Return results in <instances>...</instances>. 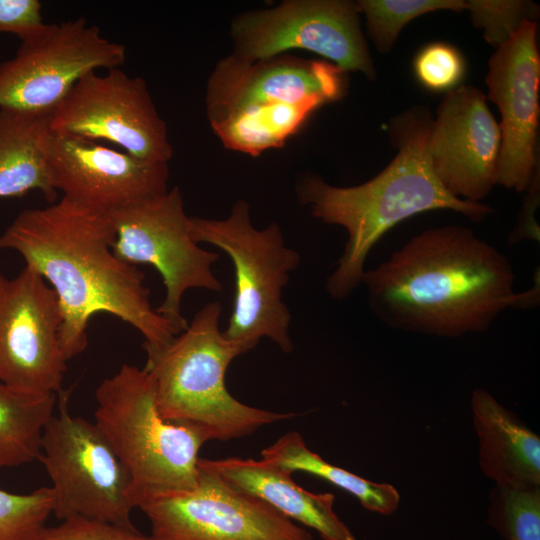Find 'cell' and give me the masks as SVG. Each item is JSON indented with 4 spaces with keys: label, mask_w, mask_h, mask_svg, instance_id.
I'll return each instance as SVG.
<instances>
[{
    "label": "cell",
    "mask_w": 540,
    "mask_h": 540,
    "mask_svg": "<svg viewBox=\"0 0 540 540\" xmlns=\"http://www.w3.org/2000/svg\"><path fill=\"white\" fill-rule=\"evenodd\" d=\"M537 23L524 22L488 61L486 99L499 109L501 147L496 185L517 193L527 190L539 169L536 139L539 125L540 56Z\"/></svg>",
    "instance_id": "5bb4252c"
},
{
    "label": "cell",
    "mask_w": 540,
    "mask_h": 540,
    "mask_svg": "<svg viewBox=\"0 0 540 540\" xmlns=\"http://www.w3.org/2000/svg\"><path fill=\"white\" fill-rule=\"evenodd\" d=\"M57 395L39 456L52 484L53 514L136 529L129 472L97 425L70 413V390Z\"/></svg>",
    "instance_id": "52a82bcc"
},
{
    "label": "cell",
    "mask_w": 540,
    "mask_h": 540,
    "mask_svg": "<svg viewBox=\"0 0 540 540\" xmlns=\"http://www.w3.org/2000/svg\"><path fill=\"white\" fill-rule=\"evenodd\" d=\"M190 230L197 243L221 249L234 266L233 310L224 335L249 350L261 338H268L283 352H291V315L282 290L300 256L285 245L279 225L272 222L263 229L255 228L249 204L238 200L226 218L190 217Z\"/></svg>",
    "instance_id": "8992f818"
},
{
    "label": "cell",
    "mask_w": 540,
    "mask_h": 540,
    "mask_svg": "<svg viewBox=\"0 0 540 540\" xmlns=\"http://www.w3.org/2000/svg\"><path fill=\"white\" fill-rule=\"evenodd\" d=\"M527 191H528V195L526 198V202L522 210V214H521L518 226L516 227L513 233V238L520 239L523 237H527V230L531 233L530 227H532L531 229L533 230L534 233L539 235L538 227L536 226V222L534 218V214L536 212V208L538 207V203H539V169L535 172L530 182V185L527 188ZM529 232H528V237H529Z\"/></svg>",
    "instance_id": "4dcf8cb0"
},
{
    "label": "cell",
    "mask_w": 540,
    "mask_h": 540,
    "mask_svg": "<svg viewBox=\"0 0 540 540\" xmlns=\"http://www.w3.org/2000/svg\"><path fill=\"white\" fill-rule=\"evenodd\" d=\"M49 162L55 189L109 213L168 190V163L137 158L98 142L52 132Z\"/></svg>",
    "instance_id": "e0dca14e"
},
{
    "label": "cell",
    "mask_w": 540,
    "mask_h": 540,
    "mask_svg": "<svg viewBox=\"0 0 540 540\" xmlns=\"http://www.w3.org/2000/svg\"><path fill=\"white\" fill-rule=\"evenodd\" d=\"M51 114L0 107V198L38 190L54 203L49 162Z\"/></svg>",
    "instance_id": "ffe728a7"
},
{
    "label": "cell",
    "mask_w": 540,
    "mask_h": 540,
    "mask_svg": "<svg viewBox=\"0 0 540 540\" xmlns=\"http://www.w3.org/2000/svg\"><path fill=\"white\" fill-rule=\"evenodd\" d=\"M56 404L57 394L20 391L0 382V469L39 459Z\"/></svg>",
    "instance_id": "603a6c76"
},
{
    "label": "cell",
    "mask_w": 540,
    "mask_h": 540,
    "mask_svg": "<svg viewBox=\"0 0 540 540\" xmlns=\"http://www.w3.org/2000/svg\"><path fill=\"white\" fill-rule=\"evenodd\" d=\"M368 37L380 53H389L402 28L413 19L438 10H466V0H359Z\"/></svg>",
    "instance_id": "cb8c5ba5"
},
{
    "label": "cell",
    "mask_w": 540,
    "mask_h": 540,
    "mask_svg": "<svg viewBox=\"0 0 540 540\" xmlns=\"http://www.w3.org/2000/svg\"><path fill=\"white\" fill-rule=\"evenodd\" d=\"M38 0H0V33H11L21 41L45 25Z\"/></svg>",
    "instance_id": "f546056e"
},
{
    "label": "cell",
    "mask_w": 540,
    "mask_h": 540,
    "mask_svg": "<svg viewBox=\"0 0 540 540\" xmlns=\"http://www.w3.org/2000/svg\"><path fill=\"white\" fill-rule=\"evenodd\" d=\"M476 87L447 91L432 119L428 154L432 170L452 196L480 203L496 185L499 123Z\"/></svg>",
    "instance_id": "9a60e30c"
},
{
    "label": "cell",
    "mask_w": 540,
    "mask_h": 540,
    "mask_svg": "<svg viewBox=\"0 0 540 540\" xmlns=\"http://www.w3.org/2000/svg\"><path fill=\"white\" fill-rule=\"evenodd\" d=\"M471 21L483 30L484 39L494 48L508 42L526 21L539 17V6L526 0H466Z\"/></svg>",
    "instance_id": "484cf974"
},
{
    "label": "cell",
    "mask_w": 540,
    "mask_h": 540,
    "mask_svg": "<svg viewBox=\"0 0 540 540\" xmlns=\"http://www.w3.org/2000/svg\"><path fill=\"white\" fill-rule=\"evenodd\" d=\"M125 58L123 44L83 17L45 24L0 63V107L52 114L83 76L117 68Z\"/></svg>",
    "instance_id": "30bf717a"
},
{
    "label": "cell",
    "mask_w": 540,
    "mask_h": 540,
    "mask_svg": "<svg viewBox=\"0 0 540 540\" xmlns=\"http://www.w3.org/2000/svg\"><path fill=\"white\" fill-rule=\"evenodd\" d=\"M115 231L113 253L131 264H149L161 275L165 296L156 308L181 333L188 325L181 313L190 289L220 292L212 266L219 255L197 243L178 187L107 213Z\"/></svg>",
    "instance_id": "ba28073f"
},
{
    "label": "cell",
    "mask_w": 540,
    "mask_h": 540,
    "mask_svg": "<svg viewBox=\"0 0 540 540\" xmlns=\"http://www.w3.org/2000/svg\"><path fill=\"white\" fill-rule=\"evenodd\" d=\"M50 487L17 494L0 489V540H25L43 527L53 514Z\"/></svg>",
    "instance_id": "4316f807"
},
{
    "label": "cell",
    "mask_w": 540,
    "mask_h": 540,
    "mask_svg": "<svg viewBox=\"0 0 540 540\" xmlns=\"http://www.w3.org/2000/svg\"><path fill=\"white\" fill-rule=\"evenodd\" d=\"M95 398L94 423L129 472L134 508L196 484L199 451L208 439L160 415L144 367L123 364L99 384Z\"/></svg>",
    "instance_id": "5b68a950"
},
{
    "label": "cell",
    "mask_w": 540,
    "mask_h": 540,
    "mask_svg": "<svg viewBox=\"0 0 540 540\" xmlns=\"http://www.w3.org/2000/svg\"><path fill=\"white\" fill-rule=\"evenodd\" d=\"M414 71L419 82L433 91L452 90L462 80L465 61L452 45L431 43L414 60Z\"/></svg>",
    "instance_id": "83f0119b"
},
{
    "label": "cell",
    "mask_w": 540,
    "mask_h": 540,
    "mask_svg": "<svg viewBox=\"0 0 540 540\" xmlns=\"http://www.w3.org/2000/svg\"><path fill=\"white\" fill-rule=\"evenodd\" d=\"M196 484L140 507L155 540H313L310 532L198 464Z\"/></svg>",
    "instance_id": "7c38bea8"
},
{
    "label": "cell",
    "mask_w": 540,
    "mask_h": 540,
    "mask_svg": "<svg viewBox=\"0 0 540 540\" xmlns=\"http://www.w3.org/2000/svg\"><path fill=\"white\" fill-rule=\"evenodd\" d=\"M479 466L495 486L540 488V438L484 389L471 396Z\"/></svg>",
    "instance_id": "d6986e66"
},
{
    "label": "cell",
    "mask_w": 540,
    "mask_h": 540,
    "mask_svg": "<svg viewBox=\"0 0 540 540\" xmlns=\"http://www.w3.org/2000/svg\"><path fill=\"white\" fill-rule=\"evenodd\" d=\"M347 72L328 61L289 54L248 61L233 54L221 59L206 85L210 120L252 105L325 104L343 98Z\"/></svg>",
    "instance_id": "2e32d148"
},
{
    "label": "cell",
    "mask_w": 540,
    "mask_h": 540,
    "mask_svg": "<svg viewBox=\"0 0 540 540\" xmlns=\"http://www.w3.org/2000/svg\"><path fill=\"white\" fill-rule=\"evenodd\" d=\"M232 54L257 61L292 49L316 53L373 81L377 72L350 0H287L270 9L243 12L231 22Z\"/></svg>",
    "instance_id": "9c48e42d"
},
{
    "label": "cell",
    "mask_w": 540,
    "mask_h": 540,
    "mask_svg": "<svg viewBox=\"0 0 540 540\" xmlns=\"http://www.w3.org/2000/svg\"><path fill=\"white\" fill-rule=\"evenodd\" d=\"M432 119L423 106L394 116L388 131L397 154L367 182L339 187L312 174L300 180L296 190L300 203L315 218L343 227L348 235L337 267L326 281L333 299H345L358 287L372 247L399 222L439 209L453 210L475 222L492 213L485 204L452 196L437 179L428 154Z\"/></svg>",
    "instance_id": "3957f363"
},
{
    "label": "cell",
    "mask_w": 540,
    "mask_h": 540,
    "mask_svg": "<svg viewBox=\"0 0 540 540\" xmlns=\"http://www.w3.org/2000/svg\"><path fill=\"white\" fill-rule=\"evenodd\" d=\"M53 133L107 141L144 160L168 163L173 156L165 121L140 77L117 68L83 76L50 117Z\"/></svg>",
    "instance_id": "8fae6325"
},
{
    "label": "cell",
    "mask_w": 540,
    "mask_h": 540,
    "mask_svg": "<svg viewBox=\"0 0 540 540\" xmlns=\"http://www.w3.org/2000/svg\"><path fill=\"white\" fill-rule=\"evenodd\" d=\"M261 455L264 461L290 473L306 472L330 482L356 497L371 512L391 515L399 506L400 496L392 485L369 481L325 461L307 447L296 431L285 433L263 449Z\"/></svg>",
    "instance_id": "7402d4cb"
},
{
    "label": "cell",
    "mask_w": 540,
    "mask_h": 540,
    "mask_svg": "<svg viewBox=\"0 0 540 540\" xmlns=\"http://www.w3.org/2000/svg\"><path fill=\"white\" fill-rule=\"evenodd\" d=\"M25 540H155L137 529L85 518L62 520L56 526H43Z\"/></svg>",
    "instance_id": "f1b7e54d"
},
{
    "label": "cell",
    "mask_w": 540,
    "mask_h": 540,
    "mask_svg": "<svg viewBox=\"0 0 540 540\" xmlns=\"http://www.w3.org/2000/svg\"><path fill=\"white\" fill-rule=\"evenodd\" d=\"M514 281L504 254L470 228L449 225L412 237L361 283L386 326L456 338L485 331L508 307H535L539 283L515 293Z\"/></svg>",
    "instance_id": "7a4b0ae2"
},
{
    "label": "cell",
    "mask_w": 540,
    "mask_h": 540,
    "mask_svg": "<svg viewBox=\"0 0 540 540\" xmlns=\"http://www.w3.org/2000/svg\"><path fill=\"white\" fill-rule=\"evenodd\" d=\"M222 307L210 302L164 348L147 358L160 415L199 429L209 440L247 436L262 426L295 417L240 402L228 391L230 363L249 349L220 329Z\"/></svg>",
    "instance_id": "277c9868"
},
{
    "label": "cell",
    "mask_w": 540,
    "mask_h": 540,
    "mask_svg": "<svg viewBox=\"0 0 540 540\" xmlns=\"http://www.w3.org/2000/svg\"><path fill=\"white\" fill-rule=\"evenodd\" d=\"M198 464L233 487L259 498L304 527L314 529L323 540H356L334 511L332 493H313L295 483L292 473L267 461L229 457L199 458Z\"/></svg>",
    "instance_id": "ac0fdd59"
},
{
    "label": "cell",
    "mask_w": 540,
    "mask_h": 540,
    "mask_svg": "<svg viewBox=\"0 0 540 540\" xmlns=\"http://www.w3.org/2000/svg\"><path fill=\"white\" fill-rule=\"evenodd\" d=\"M488 524L504 540H540V488L495 486L489 495Z\"/></svg>",
    "instance_id": "d4e9b609"
},
{
    "label": "cell",
    "mask_w": 540,
    "mask_h": 540,
    "mask_svg": "<svg viewBox=\"0 0 540 540\" xmlns=\"http://www.w3.org/2000/svg\"><path fill=\"white\" fill-rule=\"evenodd\" d=\"M319 108L314 103L252 105L209 122L224 147L258 156L283 146Z\"/></svg>",
    "instance_id": "44dd1931"
},
{
    "label": "cell",
    "mask_w": 540,
    "mask_h": 540,
    "mask_svg": "<svg viewBox=\"0 0 540 540\" xmlns=\"http://www.w3.org/2000/svg\"><path fill=\"white\" fill-rule=\"evenodd\" d=\"M114 241L107 213L64 197L21 211L0 234V250L20 254L55 291L67 361L85 351L89 321L98 313L111 314L141 333L147 358L177 335L152 306L144 273L115 256Z\"/></svg>",
    "instance_id": "6da1fadb"
},
{
    "label": "cell",
    "mask_w": 540,
    "mask_h": 540,
    "mask_svg": "<svg viewBox=\"0 0 540 540\" xmlns=\"http://www.w3.org/2000/svg\"><path fill=\"white\" fill-rule=\"evenodd\" d=\"M62 322L58 297L40 274L25 266L8 278L0 264V382L30 393H59L67 369Z\"/></svg>",
    "instance_id": "4fadbf2b"
}]
</instances>
